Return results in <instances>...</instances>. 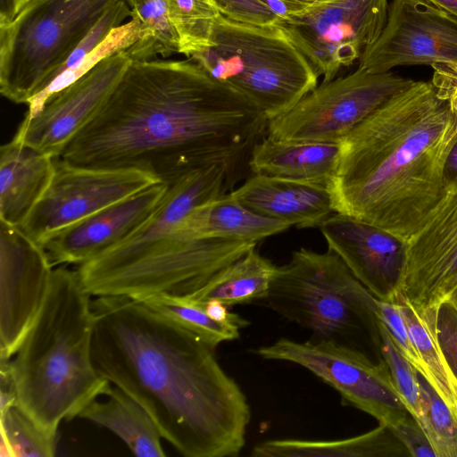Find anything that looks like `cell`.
I'll return each mask as SVG.
<instances>
[{"label": "cell", "mask_w": 457, "mask_h": 457, "mask_svg": "<svg viewBox=\"0 0 457 457\" xmlns=\"http://www.w3.org/2000/svg\"><path fill=\"white\" fill-rule=\"evenodd\" d=\"M267 125L250 100L190 58L131 61L98 113L56 159L140 170L170 184L215 163L235 171Z\"/></svg>", "instance_id": "obj_1"}, {"label": "cell", "mask_w": 457, "mask_h": 457, "mask_svg": "<svg viewBox=\"0 0 457 457\" xmlns=\"http://www.w3.org/2000/svg\"><path fill=\"white\" fill-rule=\"evenodd\" d=\"M92 361L186 457H237L251 409L200 337L127 296H96Z\"/></svg>", "instance_id": "obj_2"}, {"label": "cell", "mask_w": 457, "mask_h": 457, "mask_svg": "<svg viewBox=\"0 0 457 457\" xmlns=\"http://www.w3.org/2000/svg\"><path fill=\"white\" fill-rule=\"evenodd\" d=\"M456 140L448 100L431 81H414L339 143L329 185L335 212L407 241L445 193V165Z\"/></svg>", "instance_id": "obj_3"}, {"label": "cell", "mask_w": 457, "mask_h": 457, "mask_svg": "<svg viewBox=\"0 0 457 457\" xmlns=\"http://www.w3.org/2000/svg\"><path fill=\"white\" fill-rule=\"evenodd\" d=\"M90 296L77 270L54 269L45 301L11 360L18 407L53 436L63 420L78 417L112 385L92 361Z\"/></svg>", "instance_id": "obj_4"}, {"label": "cell", "mask_w": 457, "mask_h": 457, "mask_svg": "<svg viewBox=\"0 0 457 457\" xmlns=\"http://www.w3.org/2000/svg\"><path fill=\"white\" fill-rule=\"evenodd\" d=\"M270 309L305 328L311 341L331 342L384 363L377 299L334 252L300 248L276 266Z\"/></svg>", "instance_id": "obj_5"}, {"label": "cell", "mask_w": 457, "mask_h": 457, "mask_svg": "<svg viewBox=\"0 0 457 457\" xmlns=\"http://www.w3.org/2000/svg\"><path fill=\"white\" fill-rule=\"evenodd\" d=\"M188 58L245 96L268 120L318 86L319 75L278 25L244 24L220 14L208 46Z\"/></svg>", "instance_id": "obj_6"}, {"label": "cell", "mask_w": 457, "mask_h": 457, "mask_svg": "<svg viewBox=\"0 0 457 457\" xmlns=\"http://www.w3.org/2000/svg\"><path fill=\"white\" fill-rule=\"evenodd\" d=\"M119 0H23L0 26V92L16 104L42 90Z\"/></svg>", "instance_id": "obj_7"}, {"label": "cell", "mask_w": 457, "mask_h": 457, "mask_svg": "<svg viewBox=\"0 0 457 457\" xmlns=\"http://www.w3.org/2000/svg\"><path fill=\"white\" fill-rule=\"evenodd\" d=\"M257 243L217 238L183 239L171 235L120 263L98 270L77 269L94 296H187Z\"/></svg>", "instance_id": "obj_8"}, {"label": "cell", "mask_w": 457, "mask_h": 457, "mask_svg": "<svg viewBox=\"0 0 457 457\" xmlns=\"http://www.w3.org/2000/svg\"><path fill=\"white\" fill-rule=\"evenodd\" d=\"M414 80L364 69L322 81L287 112L268 120L279 140L339 144L375 110Z\"/></svg>", "instance_id": "obj_9"}, {"label": "cell", "mask_w": 457, "mask_h": 457, "mask_svg": "<svg viewBox=\"0 0 457 457\" xmlns=\"http://www.w3.org/2000/svg\"><path fill=\"white\" fill-rule=\"evenodd\" d=\"M262 359L288 361L311 371L352 405L393 427L410 412L393 383L386 361L375 363L366 355L331 342H296L281 337L255 350Z\"/></svg>", "instance_id": "obj_10"}, {"label": "cell", "mask_w": 457, "mask_h": 457, "mask_svg": "<svg viewBox=\"0 0 457 457\" xmlns=\"http://www.w3.org/2000/svg\"><path fill=\"white\" fill-rule=\"evenodd\" d=\"M387 0H333L292 13L278 26L298 46L323 81L360 59L381 34Z\"/></svg>", "instance_id": "obj_11"}, {"label": "cell", "mask_w": 457, "mask_h": 457, "mask_svg": "<svg viewBox=\"0 0 457 457\" xmlns=\"http://www.w3.org/2000/svg\"><path fill=\"white\" fill-rule=\"evenodd\" d=\"M159 182L136 170H95L56 159L54 178L20 228L40 244L53 233Z\"/></svg>", "instance_id": "obj_12"}, {"label": "cell", "mask_w": 457, "mask_h": 457, "mask_svg": "<svg viewBox=\"0 0 457 457\" xmlns=\"http://www.w3.org/2000/svg\"><path fill=\"white\" fill-rule=\"evenodd\" d=\"M457 62V16L425 0H392L386 25L359 59L370 72Z\"/></svg>", "instance_id": "obj_13"}, {"label": "cell", "mask_w": 457, "mask_h": 457, "mask_svg": "<svg viewBox=\"0 0 457 457\" xmlns=\"http://www.w3.org/2000/svg\"><path fill=\"white\" fill-rule=\"evenodd\" d=\"M53 265L19 227L0 221V359H11L46 296Z\"/></svg>", "instance_id": "obj_14"}, {"label": "cell", "mask_w": 457, "mask_h": 457, "mask_svg": "<svg viewBox=\"0 0 457 457\" xmlns=\"http://www.w3.org/2000/svg\"><path fill=\"white\" fill-rule=\"evenodd\" d=\"M131 60L123 52L102 60L75 83L51 97L14 137L54 158L101 110Z\"/></svg>", "instance_id": "obj_15"}, {"label": "cell", "mask_w": 457, "mask_h": 457, "mask_svg": "<svg viewBox=\"0 0 457 457\" xmlns=\"http://www.w3.org/2000/svg\"><path fill=\"white\" fill-rule=\"evenodd\" d=\"M402 294L420 311L436 309L457 287V181L406 241Z\"/></svg>", "instance_id": "obj_16"}, {"label": "cell", "mask_w": 457, "mask_h": 457, "mask_svg": "<svg viewBox=\"0 0 457 457\" xmlns=\"http://www.w3.org/2000/svg\"><path fill=\"white\" fill-rule=\"evenodd\" d=\"M328 250L378 300L395 302L402 293L406 241L356 218L335 212L319 226Z\"/></svg>", "instance_id": "obj_17"}, {"label": "cell", "mask_w": 457, "mask_h": 457, "mask_svg": "<svg viewBox=\"0 0 457 457\" xmlns=\"http://www.w3.org/2000/svg\"><path fill=\"white\" fill-rule=\"evenodd\" d=\"M168 187L155 182L53 233L39 245L53 266L87 262L134 234L154 212Z\"/></svg>", "instance_id": "obj_18"}, {"label": "cell", "mask_w": 457, "mask_h": 457, "mask_svg": "<svg viewBox=\"0 0 457 457\" xmlns=\"http://www.w3.org/2000/svg\"><path fill=\"white\" fill-rule=\"evenodd\" d=\"M233 174L234 170L228 165L215 163L179 177L169 184L154 212L134 234L79 267L103 269L139 253L168 235L194 209L226 195Z\"/></svg>", "instance_id": "obj_19"}, {"label": "cell", "mask_w": 457, "mask_h": 457, "mask_svg": "<svg viewBox=\"0 0 457 457\" xmlns=\"http://www.w3.org/2000/svg\"><path fill=\"white\" fill-rule=\"evenodd\" d=\"M230 195L253 212L297 228L320 226L335 212L329 186L253 174Z\"/></svg>", "instance_id": "obj_20"}, {"label": "cell", "mask_w": 457, "mask_h": 457, "mask_svg": "<svg viewBox=\"0 0 457 457\" xmlns=\"http://www.w3.org/2000/svg\"><path fill=\"white\" fill-rule=\"evenodd\" d=\"M56 159L13 138L0 148V220L21 227L47 190Z\"/></svg>", "instance_id": "obj_21"}, {"label": "cell", "mask_w": 457, "mask_h": 457, "mask_svg": "<svg viewBox=\"0 0 457 457\" xmlns=\"http://www.w3.org/2000/svg\"><path fill=\"white\" fill-rule=\"evenodd\" d=\"M290 222L259 214L226 194L194 209L168 234L183 239L255 242L281 233Z\"/></svg>", "instance_id": "obj_22"}, {"label": "cell", "mask_w": 457, "mask_h": 457, "mask_svg": "<svg viewBox=\"0 0 457 457\" xmlns=\"http://www.w3.org/2000/svg\"><path fill=\"white\" fill-rule=\"evenodd\" d=\"M339 154V144L284 141L267 135L251 150L247 164L253 174L329 186Z\"/></svg>", "instance_id": "obj_23"}, {"label": "cell", "mask_w": 457, "mask_h": 457, "mask_svg": "<svg viewBox=\"0 0 457 457\" xmlns=\"http://www.w3.org/2000/svg\"><path fill=\"white\" fill-rule=\"evenodd\" d=\"M253 457H407L409 451L387 425L339 440L273 439L253 446Z\"/></svg>", "instance_id": "obj_24"}, {"label": "cell", "mask_w": 457, "mask_h": 457, "mask_svg": "<svg viewBox=\"0 0 457 457\" xmlns=\"http://www.w3.org/2000/svg\"><path fill=\"white\" fill-rule=\"evenodd\" d=\"M104 395L108 396L106 402L94 400L81 411L78 418L106 428L137 456L166 455L155 424L138 403L112 385Z\"/></svg>", "instance_id": "obj_25"}, {"label": "cell", "mask_w": 457, "mask_h": 457, "mask_svg": "<svg viewBox=\"0 0 457 457\" xmlns=\"http://www.w3.org/2000/svg\"><path fill=\"white\" fill-rule=\"evenodd\" d=\"M275 270L276 265L253 248L217 272L201 288L182 298L200 305L217 301L227 307L263 301Z\"/></svg>", "instance_id": "obj_26"}, {"label": "cell", "mask_w": 457, "mask_h": 457, "mask_svg": "<svg viewBox=\"0 0 457 457\" xmlns=\"http://www.w3.org/2000/svg\"><path fill=\"white\" fill-rule=\"evenodd\" d=\"M404 317L424 365V377L457 419V378L438 345L436 309L417 310L401 293L395 302Z\"/></svg>", "instance_id": "obj_27"}, {"label": "cell", "mask_w": 457, "mask_h": 457, "mask_svg": "<svg viewBox=\"0 0 457 457\" xmlns=\"http://www.w3.org/2000/svg\"><path fill=\"white\" fill-rule=\"evenodd\" d=\"M130 18L138 23V38L123 52L131 61H148L179 53V41L171 22L168 0H138Z\"/></svg>", "instance_id": "obj_28"}, {"label": "cell", "mask_w": 457, "mask_h": 457, "mask_svg": "<svg viewBox=\"0 0 457 457\" xmlns=\"http://www.w3.org/2000/svg\"><path fill=\"white\" fill-rule=\"evenodd\" d=\"M138 23L133 19L113 29L98 47L58 73L48 85L28 100L24 120L36 116L51 97L84 77L102 60L131 46L138 38Z\"/></svg>", "instance_id": "obj_29"}, {"label": "cell", "mask_w": 457, "mask_h": 457, "mask_svg": "<svg viewBox=\"0 0 457 457\" xmlns=\"http://www.w3.org/2000/svg\"><path fill=\"white\" fill-rule=\"evenodd\" d=\"M200 337L212 348L239 337L240 329L248 321H221L212 318L203 305L190 303L182 297L155 295L138 301Z\"/></svg>", "instance_id": "obj_30"}, {"label": "cell", "mask_w": 457, "mask_h": 457, "mask_svg": "<svg viewBox=\"0 0 457 457\" xmlns=\"http://www.w3.org/2000/svg\"><path fill=\"white\" fill-rule=\"evenodd\" d=\"M171 22L179 41V53L190 57L206 47L220 15L212 0H168Z\"/></svg>", "instance_id": "obj_31"}, {"label": "cell", "mask_w": 457, "mask_h": 457, "mask_svg": "<svg viewBox=\"0 0 457 457\" xmlns=\"http://www.w3.org/2000/svg\"><path fill=\"white\" fill-rule=\"evenodd\" d=\"M422 416L418 421L436 457H457V419L428 379L418 371Z\"/></svg>", "instance_id": "obj_32"}, {"label": "cell", "mask_w": 457, "mask_h": 457, "mask_svg": "<svg viewBox=\"0 0 457 457\" xmlns=\"http://www.w3.org/2000/svg\"><path fill=\"white\" fill-rule=\"evenodd\" d=\"M1 438L10 445L13 457H52L57 436L41 429L18 405L0 412Z\"/></svg>", "instance_id": "obj_33"}, {"label": "cell", "mask_w": 457, "mask_h": 457, "mask_svg": "<svg viewBox=\"0 0 457 457\" xmlns=\"http://www.w3.org/2000/svg\"><path fill=\"white\" fill-rule=\"evenodd\" d=\"M380 334L382 355L393 383L408 411L419 421L422 416V403L418 370L400 352L381 320Z\"/></svg>", "instance_id": "obj_34"}, {"label": "cell", "mask_w": 457, "mask_h": 457, "mask_svg": "<svg viewBox=\"0 0 457 457\" xmlns=\"http://www.w3.org/2000/svg\"><path fill=\"white\" fill-rule=\"evenodd\" d=\"M378 318L386 327L400 352L424 375L422 359L399 305L396 303L378 300Z\"/></svg>", "instance_id": "obj_35"}, {"label": "cell", "mask_w": 457, "mask_h": 457, "mask_svg": "<svg viewBox=\"0 0 457 457\" xmlns=\"http://www.w3.org/2000/svg\"><path fill=\"white\" fill-rule=\"evenodd\" d=\"M221 15L254 26H277L282 18L273 10L269 0H212Z\"/></svg>", "instance_id": "obj_36"}, {"label": "cell", "mask_w": 457, "mask_h": 457, "mask_svg": "<svg viewBox=\"0 0 457 457\" xmlns=\"http://www.w3.org/2000/svg\"><path fill=\"white\" fill-rule=\"evenodd\" d=\"M435 329L442 353L457 378V308L449 300L436 308Z\"/></svg>", "instance_id": "obj_37"}, {"label": "cell", "mask_w": 457, "mask_h": 457, "mask_svg": "<svg viewBox=\"0 0 457 457\" xmlns=\"http://www.w3.org/2000/svg\"><path fill=\"white\" fill-rule=\"evenodd\" d=\"M390 428L411 457H436L425 431L411 413Z\"/></svg>", "instance_id": "obj_38"}, {"label": "cell", "mask_w": 457, "mask_h": 457, "mask_svg": "<svg viewBox=\"0 0 457 457\" xmlns=\"http://www.w3.org/2000/svg\"><path fill=\"white\" fill-rule=\"evenodd\" d=\"M17 405L11 359H0V412Z\"/></svg>", "instance_id": "obj_39"}, {"label": "cell", "mask_w": 457, "mask_h": 457, "mask_svg": "<svg viewBox=\"0 0 457 457\" xmlns=\"http://www.w3.org/2000/svg\"><path fill=\"white\" fill-rule=\"evenodd\" d=\"M431 82L437 93L448 100L452 109L457 114V82L436 78H432Z\"/></svg>", "instance_id": "obj_40"}, {"label": "cell", "mask_w": 457, "mask_h": 457, "mask_svg": "<svg viewBox=\"0 0 457 457\" xmlns=\"http://www.w3.org/2000/svg\"><path fill=\"white\" fill-rule=\"evenodd\" d=\"M433 78L457 82V62H438L430 65Z\"/></svg>", "instance_id": "obj_41"}, {"label": "cell", "mask_w": 457, "mask_h": 457, "mask_svg": "<svg viewBox=\"0 0 457 457\" xmlns=\"http://www.w3.org/2000/svg\"><path fill=\"white\" fill-rule=\"evenodd\" d=\"M23 0H0V26L8 25L15 18Z\"/></svg>", "instance_id": "obj_42"}, {"label": "cell", "mask_w": 457, "mask_h": 457, "mask_svg": "<svg viewBox=\"0 0 457 457\" xmlns=\"http://www.w3.org/2000/svg\"><path fill=\"white\" fill-rule=\"evenodd\" d=\"M446 185L457 181V140L453 145L445 165Z\"/></svg>", "instance_id": "obj_43"}, {"label": "cell", "mask_w": 457, "mask_h": 457, "mask_svg": "<svg viewBox=\"0 0 457 457\" xmlns=\"http://www.w3.org/2000/svg\"><path fill=\"white\" fill-rule=\"evenodd\" d=\"M286 4L293 12V13L303 11L305 9L330 2L333 0H279Z\"/></svg>", "instance_id": "obj_44"}, {"label": "cell", "mask_w": 457, "mask_h": 457, "mask_svg": "<svg viewBox=\"0 0 457 457\" xmlns=\"http://www.w3.org/2000/svg\"><path fill=\"white\" fill-rule=\"evenodd\" d=\"M426 2L457 16V0H425Z\"/></svg>", "instance_id": "obj_45"}, {"label": "cell", "mask_w": 457, "mask_h": 457, "mask_svg": "<svg viewBox=\"0 0 457 457\" xmlns=\"http://www.w3.org/2000/svg\"><path fill=\"white\" fill-rule=\"evenodd\" d=\"M448 300L457 308V287L453 291Z\"/></svg>", "instance_id": "obj_46"}, {"label": "cell", "mask_w": 457, "mask_h": 457, "mask_svg": "<svg viewBox=\"0 0 457 457\" xmlns=\"http://www.w3.org/2000/svg\"><path fill=\"white\" fill-rule=\"evenodd\" d=\"M127 3L132 7L138 0H126Z\"/></svg>", "instance_id": "obj_47"}]
</instances>
